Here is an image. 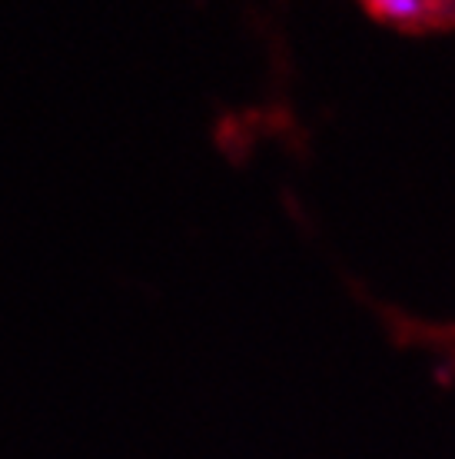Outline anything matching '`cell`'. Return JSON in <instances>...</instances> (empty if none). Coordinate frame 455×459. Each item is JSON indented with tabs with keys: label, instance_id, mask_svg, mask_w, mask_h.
Here are the masks:
<instances>
[{
	"label": "cell",
	"instance_id": "obj_1",
	"mask_svg": "<svg viewBox=\"0 0 455 459\" xmlns=\"http://www.w3.org/2000/svg\"><path fill=\"white\" fill-rule=\"evenodd\" d=\"M379 17L392 23H416L425 17V0H369Z\"/></svg>",
	"mask_w": 455,
	"mask_h": 459
}]
</instances>
